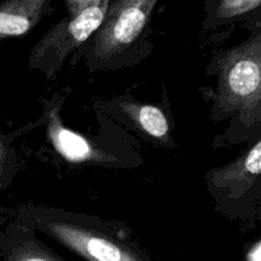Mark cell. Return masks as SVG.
<instances>
[{
	"label": "cell",
	"mask_w": 261,
	"mask_h": 261,
	"mask_svg": "<svg viewBox=\"0 0 261 261\" xmlns=\"http://www.w3.org/2000/svg\"><path fill=\"white\" fill-rule=\"evenodd\" d=\"M19 240L10 251L8 261H64L35 239L25 224H18Z\"/></svg>",
	"instance_id": "obj_9"
},
{
	"label": "cell",
	"mask_w": 261,
	"mask_h": 261,
	"mask_svg": "<svg viewBox=\"0 0 261 261\" xmlns=\"http://www.w3.org/2000/svg\"><path fill=\"white\" fill-rule=\"evenodd\" d=\"M25 224L45 232L88 261H148L139 249L89 222L74 221L58 213L36 212L30 214Z\"/></svg>",
	"instance_id": "obj_2"
},
{
	"label": "cell",
	"mask_w": 261,
	"mask_h": 261,
	"mask_svg": "<svg viewBox=\"0 0 261 261\" xmlns=\"http://www.w3.org/2000/svg\"><path fill=\"white\" fill-rule=\"evenodd\" d=\"M17 155L0 132V190H4L10 185L17 172Z\"/></svg>",
	"instance_id": "obj_10"
},
{
	"label": "cell",
	"mask_w": 261,
	"mask_h": 261,
	"mask_svg": "<svg viewBox=\"0 0 261 261\" xmlns=\"http://www.w3.org/2000/svg\"><path fill=\"white\" fill-rule=\"evenodd\" d=\"M117 106L122 114L132 120L138 130L155 142L170 147L172 139L170 135L168 119L160 107L130 99H120L117 101Z\"/></svg>",
	"instance_id": "obj_8"
},
{
	"label": "cell",
	"mask_w": 261,
	"mask_h": 261,
	"mask_svg": "<svg viewBox=\"0 0 261 261\" xmlns=\"http://www.w3.org/2000/svg\"><path fill=\"white\" fill-rule=\"evenodd\" d=\"M111 0H92L86 8L56 23L32 47L28 66L54 81L66 59L86 43L103 23Z\"/></svg>",
	"instance_id": "obj_3"
},
{
	"label": "cell",
	"mask_w": 261,
	"mask_h": 261,
	"mask_svg": "<svg viewBox=\"0 0 261 261\" xmlns=\"http://www.w3.org/2000/svg\"><path fill=\"white\" fill-rule=\"evenodd\" d=\"M64 97L55 94L48 99H42L43 121L46 137L55 152L66 162L75 165H93L101 167L120 166V158L96 140L73 132L64 125L61 107Z\"/></svg>",
	"instance_id": "obj_5"
},
{
	"label": "cell",
	"mask_w": 261,
	"mask_h": 261,
	"mask_svg": "<svg viewBox=\"0 0 261 261\" xmlns=\"http://www.w3.org/2000/svg\"><path fill=\"white\" fill-rule=\"evenodd\" d=\"M261 0H219L216 15L219 19H232L259 8Z\"/></svg>",
	"instance_id": "obj_11"
},
{
	"label": "cell",
	"mask_w": 261,
	"mask_h": 261,
	"mask_svg": "<svg viewBox=\"0 0 261 261\" xmlns=\"http://www.w3.org/2000/svg\"><path fill=\"white\" fill-rule=\"evenodd\" d=\"M246 261H261V242L256 241L247 251Z\"/></svg>",
	"instance_id": "obj_13"
},
{
	"label": "cell",
	"mask_w": 261,
	"mask_h": 261,
	"mask_svg": "<svg viewBox=\"0 0 261 261\" xmlns=\"http://www.w3.org/2000/svg\"><path fill=\"white\" fill-rule=\"evenodd\" d=\"M158 0H115L110 3L103 23L94 33L88 59L109 65L134 45L147 27Z\"/></svg>",
	"instance_id": "obj_4"
},
{
	"label": "cell",
	"mask_w": 261,
	"mask_h": 261,
	"mask_svg": "<svg viewBox=\"0 0 261 261\" xmlns=\"http://www.w3.org/2000/svg\"><path fill=\"white\" fill-rule=\"evenodd\" d=\"M214 115L234 117L247 127L261 121V33L222 51L216 59Z\"/></svg>",
	"instance_id": "obj_1"
},
{
	"label": "cell",
	"mask_w": 261,
	"mask_h": 261,
	"mask_svg": "<svg viewBox=\"0 0 261 261\" xmlns=\"http://www.w3.org/2000/svg\"><path fill=\"white\" fill-rule=\"evenodd\" d=\"M54 0H3L0 2V42L30 33Z\"/></svg>",
	"instance_id": "obj_7"
},
{
	"label": "cell",
	"mask_w": 261,
	"mask_h": 261,
	"mask_svg": "<svg viewBox=\"0 0 261 261\" xmlns=\"http://www.w3.org/2000/svg\"><path fill=\"white\" fill-rule=\"evenodd\" d=\"M261 140L231 163L208 171L209 186L213 191H224L231 199H239L260 177Z\"/></svg>",
	"instance_id": "obj_6"
},
{
	"label": "cell",
	"mask_w": 261,
	"mask_h": 261,
	"mask_svg": "<svg viewBox=\"0 0 261 261\" xmlns=\"http://www.w3.org/2000/svg\"><path fill=\"white\" fill-rule=\"evenodd\" d=\"M91 2L92 0H65V7L66 10H68V14L73 15L75 13L81 12Z\"/></svg>",
	"instance_id": "obj_12"
}]
</instances>
